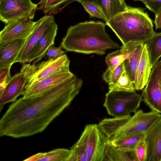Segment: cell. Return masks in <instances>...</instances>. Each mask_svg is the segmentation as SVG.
Masks as SVG:
<instances>
[{
	"label": "cell",
	"mask_w": 161,
	"mask_h": 161,
	"mask_svg": "<svg viewBox=\"0 0 161 161\" xmlns=\"http://www.w3.org/2000/svg\"><path fill=\"white\" fill-rule=\"evenodd\" d=\"M82 84L74 75L41 95L13 102L0 120V136L18 138L41 133L70 104Z\"/></svg>",
	"instance_id": "1"
},
{
	"label": "cell",
	"mask_w": 161,
	"mask_h": 161,
	"mask_svg": "<svg viewBox=\"0 0 161 161\" xmlns=\"http://www.w3.org/2000/svg\"><path fill=\"white\" fill-rule=\"evenodd\" d=\"M106 25L101 21H90L70 26L60 45L67 51L100 55L108 49L119 48L107 32Z\"/></svg>",
	"instance_id": "2"
},
{
	"label": "cell",
	"mask_w": 161,
	"mask_h": 161,
	"mask_svg": "<svg viewBox=\"0 0 161 161\" xmlns=\"http://www.w3.org/2000/svg\"><path fill=\"white\" fill-rule=\"evenodd\" d=\"M121 42L145 43L154 33L152 20L141 8L129 7L106 23Z\"/></svg>",
	"instance_id": "3"
},
{
	"label": "cell",
	"mask_w": 161,
	"mask_h": 161,
	"mask_svg": "<svg viewBox=\"0 0 161 161\" xmlns=\"http://www.w3.org/2000/svg\"><path fill=\"white\" fill-rule=\"evenodd\" d=\"M161 117L157 112L139 109L132 116L104 118L98 126L110 142L127 135L146 133Z\"/></svg>",
	"instance_id": "4"
},
{
	"label": "cell",
	"mask_w": 161,
	"mask_h": 161,
	"mask_svg": "<svg viewBox=\"0 0 161 161\" xmlns=\"http://www.w3.org/2000/svg\"><path fill=\"white\" fill-rule=\"evenodd\" d=\"M110 142L98 124L86 125L79 139L70 148L68 161H103Z\"/></svg>",
	"instance_id": "5"
},
{
	"label": "cell",
	"mask_w": 161,
	"mask_h": 161,
	"mask_svg": "<svg viewBox=\"0 0 161 161\" xmlns=\"http://www.w3.org/2000/svg\"><path fill=\"white\" fill-rule=\"evenodd\" d=\"M142 100V96L136 91H108L106 94L103 106L111 116H127L137 111Z\"/></svg>",
	"instance_id": "6"
},
{
	"label": "cell",
	"mask_w": 161,
	"mask_h": 161,
	"mask_svg": "<svg viewBox=\"0 0 161 161\" xmlns=\"http://www.w3.org/2000/svg\"><path fill=\"white\" fill-rule=\"evenodd\" d=\"M20 71L12 76L3 92L0 94V111L4 105L14 102L20 95H23L28 82L36 71V65L30 63L22 64Z\"/></svg>",
	"instance_id": "7"
},
{
	"label": "cell",
	"mask_w": 161,
	"mask_h": 161,
	"mask_svg": "<svg viewBox=\"0 0 161 161\" xmlns=\"http://www.w3.org/2000/svg\"><path fill=\"white\" fill-rule=\"evenodd\" d=\"M37 4L31 0H0V20L6 24L21 19H33Z\"/></svg>",
	"instance_id": "8"
},
{
	"label": "cell",
	"mask_w": 161,
	"mask_h": 161,
	"mask_svg": "<svg viewBox=\"0 0 161 161\" xmlns=\"http://www.w3.org/2000/svg\"><path fill=\"white\" fill-rule=\"evenodd\" d=\"M144 88L142 100L152 111L161 114V60L158 61L153 66Z\"/></svg>",
	"instance_id": "9"
},
{
	"label": "cell",
	"mask_w": 161,
	"mask_h": 161,
	"mask_svg": "<svg viewBox=\"0 0 161 161\" xmlns=\"http://www.w3.org/2000/svg\"><path fill=\"white\" fill-rule=\"evenodd\" d=\"M70 60L64 54L55 58L48 59L36 65L35 71L29 79L25 89L34 83L50 76L61 73L70 72Z\"/></svg>",
	"instance_id": "10"
},
{
	"label": "cell",
	"mask_w": 161,
	"mask_h": 161,
	"mask_svg": "<svg viewBox=\"0 0 161 161\" xmlns=\"http://www.w3.org/2000/svg\"><path fill=\"white\" fill-rule=\"evenodd\" d=\"M54 21L53 15H46L35 22L33 29L27 38L16 62L23 64L28 59L44 31Z\"/></svg>",
	"instance_id": "11"
},
{
	"label": "cell",
	"mask_w": 161,
	"mask_h": 161,
	"mask_svg": "<svg viewBox=\"0 0 161 161\" xmlns=\"http://www.w3.org/2000/svg\"><path fill=\"white\" fill-rule=\"evenodd\" d=\"M35 22L21 19L5 24L0 32V44L20 39H27L32 32Z\"/></svg>",
	"instance_id": "12"
},
{
	"label": "cell",
	"mask_w": 161,
	"mask_h": 161,
	"mask_svg": "<svg viewBox=\"0 0 161 161\" xmlns=\"http://www.w3.org/2000/svg\"><path fill=\"white\" fill-rule=\"evenodd\" d=\"M74 75L71 72L61 73L36 82L25 89L23 97L31 98L41 95L59 85Z\"/></svg>",
	"instance_id": "13"
},
{
	"label": "cell",
	"mask_w": 161,
	"mask_h": 161,
	"mask_svg": "<svg viewBox=\"0 0 161 161\" xmlns=\"http://www.w3.org/2000/svg\"><path fill=\"white\" fill-rule=\"evenodd\" d=\"M58 29L55 21L44 32L29 56L27 63L33 64L38 63L45 56L48 48L54 44Z\"/></svg>",
	"instance_id": "14"
},
{
	"label": "cell",
	"mask_w": 161,
	"mask_h": 161,
	"mask_svg": "<svg viewBox=\"0 0 161 161\" xmlns=\"http://www.w3.org/2000/svg\"><path fill=\"white\" fill-rule=\"evenodd\" d=\"M146 161H161V117L145 135Z\"/></svg>",
	"instance_id": "15"
},
{
	"label": "cell",
	"mask_w": 161,
	"mask_h": 161,
	"mask_svg": "<svg viewBox=\"0 0 161 161\" xmlns=\"http://www.w3.org/2000/svg\"><path fill=\"white\" fill-rule=\"evenodd\" d=\"M26 39H17L0 44V67L11 66L16 63Z\"/></svg>",
	"instance_id": "16"
},
{
	"label": "cell",
	"mask_w": 161,
	"mask_h": 161,
	"mask_svg": "<svg viewBox=\"0 0 161 161\" xmlns=\"http://www.w3.org/2000/svg\"><path fill=\"white\" fill-rule=\"evenodd\" d=\"M152 68L147 46L144 43L134 82L136 90H141L145 87L148 81Z\"/></svg>",
	"instance_id": "17"
},
{
	"label": "cell",
	"mask_w": 161,
	"mask_h": 161,
	"mask_svg": "<svg viewBox=\"0 0 161 161\" xmlns=\"http://www.w3.org/2000/svg\"><path fill=\"white\" fill-rule=\"evenodd\" d=\"M137 45L134 43L122 45L120 49L108 54L105 58L108 68L111 71L115 69L130 56Z\"/></svg>",
	"instance_id": "18"
},
{
	"label": "cell",
	"mask_w": 161,
	"mask_h": 161,
	"mask_svg": "<svg viewBox=\"0 0 161 161\" xmlns=\"http://www.w3.org/2000/svg\"><path fill=\"white\" fill-rule=\"evenodd\" d=\"M146 133L133 134L112 140L110 145L126 151H134L139 143L144 139Z\"/></svg>",
	"instance_id": "19"
},
{
	"label": "cell",
	"mask_w": 161,
	"mask_h": 161,
	"mask_svg": "<svg viewBox=\"0 0 161 161\" xmlns=\"http://www.w3.org/2000/svg\"><path fill=\"white\" fill-rule=\"evenodd\" d=\"M79 0H40L37 9L42 11L46 15H53L64 9L68 5Z\"/></svg>",
	"instance_id": "20"
},
{
	"label": "cell",
	"mask_w": 161,
	"mask_h": 161,
	"mask_svg": "<svg viewBox=\"0 0 161 161\" xmlns=\"http://www.w3.org/2000/svg\"><path fill=\"white\" fill-rule=\"evenodd\" d=\"M101 7L108 21L126 10L129 6L125 0H102Z\"/></svg>",
	"instance_id": "21"
},
{
	"label": "cell",
	"mask_w": 161,
	"mask_h": 161,
	"mask_svg": "<svg viewBox=\"0 0 161 161\" xmlns=\"http://www.w3.org/2000/svg\"><path fill=\"white\" fill-rule=\"evenodd\" d=\"M144 44L139 43L130 56L124 62L125 70L133 84Z\"/></svg>",
	"instance_id": "22"
},
{
	"label": "cell",
	"mask_w": 161,
	"mask_h": 161,
	"mask_svg": "<svg viewBox=\"0 0 161 161\" xmlns=\"http://www.w3.org/2000/svg\"><path fill=\"white\" fill-rule=\"evenodd\" d=\"M144 43L148 50L151 65L153 67L161 57V32H155Z\"/></svg>",
	"instance_id": "23"
},
{
	"label": "cell",
	"mask_w": 161,
	"mask_h": 161,
	"mask_svg": "<svg viewBox=\"0 0 161 161\" xmlns=\"http://www.w3.org/2000/svg\"><path fill=\"white\" fill-rule=\"evenodd\" d=\"M104 161H138L135 151H125L110 145Z\"/></svg>",
	"instance_id": "24"
},
{
	"label": "cell",
	"mask_w": 161,
	"mask_h": 161,
	"mask_svg": "<svg viewBox=\"0 0 161 161\" xmlns=\"http://www.w3.org/2000/svg\"><path fill=\"white\" fill-rule=\"evenodd\" d=\"M108 89L109 91L133 92L136 91L134 84L125 70L115 84L108 86Z\"/></svg>",
	"instance_id": "25"
},
{
	"label": "cell",
	"mask_w": 161,
	"mask_h": 161,
	"mask_svg": "<svg viewBox=\"0 0 161 161\" xmlns=\"http://www.w3.org/2000/svg\"><path fill=\"white\" fill-rule=\"evenodd\" d=\"M71 151L65 148H58L46 152L38 161H68Z\"/></svg>",
	"instance_id": "26"
},
{
	"label": "cell",
	"mask_w": 161,
	"mask_h": 161,
	"mask_svg": "<svg viewBox=\"0 0 161 161\" xmlns=\"http://www.w3.org/2000/svg\"><path fill=\"white\" fill-rule=\"evenodd\" d=\"M80 3L85 10L91 17L100 19L105 21L106 23L108 22L100 5L92 1H85Z\"/></svg>",
	"instance_id": "27"
},
{
	"label": "cell",
	"mask_w": 161,
	"mask_h": 161,
	"mask_svg": "<svg viewBox=\"0 0 161 161\" xmlns=\"http://www.w3.org/2000/svg\"><path fill=\"white\" fill-rule=\"evenodd\" d=\"M125 70L124 62L113 70L111 71L108 68L103 75V79L108 86L114 85L117 82Z\"/></svg>",
	"instance_id": "28"
},
{
	"label": "cell",
	"mask_w": 161,
	"mask_h": 161,
	"mask_svg": "<svg viewBox=\"0 0 161 161\" xmlns=\"http://www.w3.org/2000/svg\"><path fill=\"white\" fill-rule=\"evenodd\" d=\"M134 151L138 161H146L147 149L144 139L139 143L135 148Z\"/></svg>",
	"instance_id": "29"
},
{
	"label": "cell",
	"mask_w": 161,
	"mask_h": 161,
	"mask_svg": "<svg viewBox=\"0 0 161 161\" xmlns=\"http://www.w3.org/2000/svg\"><path fill=\"white\" fill-rule=\"evenodd\" d=\"M62 48L61 45L56 47L53 45H52L46 51L45 56H46L48 59L58 58L63 55L65 53V52L62 50Z\"/></svg>",
	"instance_id": "30"
},
{
	"label": "cell",
	"mask_w": 161,
	"mask_h": 161,
	"mask_svg": "<svg viewBox=\"0 0 161 161\" xmlns=\"http://www.w3.org/2000/svg\"><path fill=\"white\" fill-rule=\"evenodd\" d=\"M146 7L155 14L161 8V0H142Z\"/></svg>",
	"instance_id": "31"
},
{
	"label": "cell",
	"mask_w": 161,
	"mask_h": 161,
	"mask_svg": "<svg viewBox=\"0 0 161 161\" xmlns=\"http://www.w3.org/2000/svg\"><path fill=\"white\" fill-rule=\"evenodd\" d=\"M11 66L0 67V82L4 80L8 82L10 80L12 77L10 73Z\"/></svg>",
	"instance_id": "32"
},
{
	"label": "cell",
	"mask_w": 161,
	"mask_h": 161,
	"mask_svg": "<svg viewBox=\"0 0 161 161\" xmlns=\"http://www.w3.org/2000/svg\"><path fill=\"white\" fill-rule=\"evenodd\" d=\"M154 23L156 29L161 28V8L157 14H155Z\"/></svg>",
	"instance_id": "33"
},
{
	"label": "cell",
	"mask_w": 161,
	"mask_h": 161,
	"mask_svg": "<svg viewBox=\"0 0 161 161\" xmlns=\"http://www.w3.org/2000/svg\"><path fill=\"white\" fill-rule=\"evenodd\" d=\"M46 153H39L24 160V161H38Z\"/></svg>",
	"instance_id": "34"
},
{
	"label": "cell",
	"mask_w": 161,
	"mask_h": 161,
	"mask_svg": "<svg viewBox=\"0 0 161 161\" xmlns=\"http://www.w3.org/2000/svg\"><path fill=\"white\" fill-rule=\"evenodd\" d=\"M92 1L94 2L101 6L102 0H79L78 2L80 3V2H84V1Z\"/></svg>",
	"instance_id": "35"
},
{
	"label": "cell",
	"mask_w": 161,
	"mask_h": 161,
	"mask_svg": "<svg viewBox=\"0 0 161 161\" xmlns=\"http://www.w3.org/2000/svg\"><path fill=\"white\" fill-rule=\"evenodd\" d=\"M134 1H141L142 0H133Z\"/></svg>",
	"instance_id": "36"
}]
</instances>
